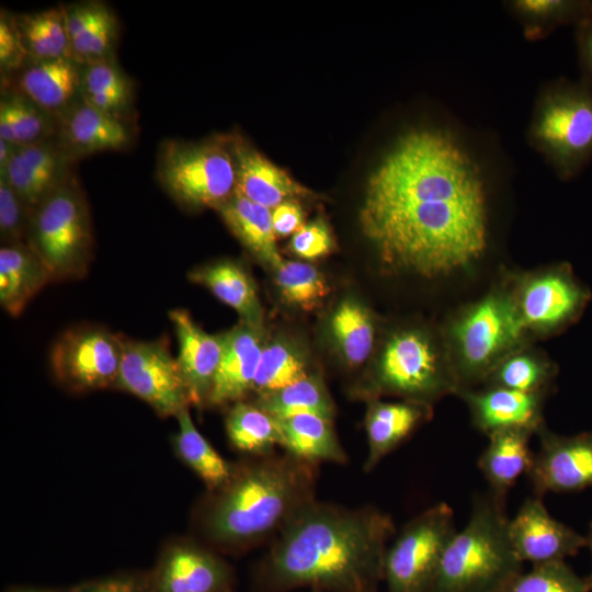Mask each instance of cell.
Here are the masks:
<instances>
[{
	"label": "cell",
	"instance_id": "1",
	"mask_svg": "<svg viewBox=\"0 0 592 592\" xmlns=\"http://www.w3.org/2000/svg\"><path fill=\"white\" fill-rule=\"evenodd\" d=\"M360 225L392 271L430 278L464 270L487 247L481 171L447 130L410 129L368 175Z\"/></svg>",
	"mask_w": 592,
	"mask_h": 592
},
{
	"label": "cell",
	"instance_id": "2",
	"mask_svg": "<svg viewBox=\"0 0 592 592\" xmlns=\"http://www.w3.org/2000/svg\"><path fill=\"white\" fill-rule=\"evenodd\" d=\"M392 517L375 506L349 509L312 501L278 532L266 571L280 587L366 592L384 577Z\"/></svg>",
	"mask_w": 592,
	"mask_h": 592
},
{
	"label": "cell",
	"instance_id": "3",
	"mask_svg": "<svg viewBox=\"0 0 592 592\" xmlns=\"http://www.w3.org/2000/svg\"><path fill=\"white\" fill-rule=\"evenodd\" d=\"M317 467L286 452L234 465L203 513L204 534L220 547L242 548L280 532L316 500Z\"/></svg>",
	"mask_w": 592,
	"mask_h": 592
},
{
	"label": "cell",
	"instance_id": "4",
	"mask_svg": "<svg viewBox=\"0 0 592 592\" xmlns=\"http://www.w3.org/2000/svg\"><path fill=\"white\" fill-rule=\"evenodd\" d=\"M505 503L474 499L468 523L446 544L429 592H498L522 571L508 536Z\"/></svg>",
	"mask_w": 592,
	"mask_h": 592
},
{
	"label": "cell",
	"instance_id": "5",
	"mask_svg": "<svg viewBox=\"0 0 592 592\" xmlns=\"http://www.w3.org/2000/svg\"><path fill=\"white\" fill-rule=\"evenodd\" d=\"M528 339L505 284L463 307L445 331V346L460 389L485 383Z\"/></svg>",
	"mask_w": 592,
	"mask_h": 592
},
{
	"label": "cell",
	"instance_id": "6",
	"mask_svg": "<svg viewBox=\"0 0 592 592\" xmlns=\"http://www.w3.org/2000/svg\"><path fill=\"white\" fill-rule=\"evenodd\" d=\"M26 243L53 281L83 277L93 253L88 201L75 174L32 213Z\"/></svg>",
	"mask_w": 592,
	"mask_h": 592
},
{
	"label": "cell",
	"instance_id": "7",
	"mask_svg": "<svg viewBox=\"0 0 592 592\" xmlns=\"http://www.w3.org/2000/svg\"><path fill=\"white\" fill-rule=\"evenodd\" d=\"M156 177L180 207L216 209L236 190L228 135L201 141L163 140L157 153Z\"/></svg>",
	"mask_w": 592,
	"mask_h": 592
},
{
	"label": "cell",
	"instance_id": "8",
	"mask_svg": "<svg viewBox=\"0 0 592 592\" xmlns=\"http://www.w3.org/2000/svg\"><path fill=\"white\" fill-rule=\"evenodd\" d=\"M460 389L446 346L420 329L394 333L382 351L373 378V394L397 395L430 405Z\"/></svg>",
	"mask_w": 592,
	"mask_h": 592
},
{
	"label": "cell",
	"instance_id": "9",
	"mask_svg": "<svg viewBox=\"0 0 592 592\" xmlns=\"http://www.w3.org/2000/svg\"><path fill=\"white\" fill-rule=\"evenodd\" d=\"M531 136L559 174L571 178L592 160V89L560 82L544 93Z\"/></svg>",
	"mask_w": 592,
	"mask_h": 592
},
{
	"label": "cell",
	"instance_id": "10",
	"mask_svg": "<svg viewBox=\"0 0 592 592\" xmlns=\"http://www.w3.org/2000/svg\"><path fill=\"white\" fill-rule=\"evenodd\" d=\"M455 532L454 512L445 502L409 521L386 553L384 578L388 592H429L444 548Z\"/></svg>",
	"mask_w": 592,
	"mask_h": 592
},
{
	"label": "cell",
	"instance_id": "11",
	"mask_svg": "<svg viewBox=\"0 0 592 592\" xmlns=\"http://www.w3.org/2000/svg\"><path fill=\"white\" fill-rule=\"evenodd\" d=\"M530 335H550L576 320L589 294L562 265L513 274L505 284Z\"/></svg>",
	"mask_w": 592,
	"mask_h": 592
},
{
	"label": "cell",
	"instance_id": "12",
	"mask_svg": "<svg viewBox=\"0 0 592 592\" xmlns=\"http://www.w3.org/2000/svg\"><path fill=\"white\" fill-rule=\"evenodd\" d=\"M116 388L148 403L160 417H177L191 406L177 357L166 338L141 341L122 337Z\"/></svg>",
	"mask_w": 592,
	"mask_h": 592
},
{
	"label": "cell",
	"instance_id": "13",
	"mask_svg": "<svg viewBox=\"0 0 592 592\" xmlns=\"http://www.w3.org/2000/svg\"><path fill=\"white\" fill-rule=\"evenodd\" d=\"M122 337L92 325L66 330L50 351L49 362L55 378L73 391L116 388Z\"/></svg>",
	"mask_w": 592,
	"mask_h": 592
},
{
	"label": "cell",
	"instance_id": "14",
	"mask_svg": "<svg viewBox=\"0 0 592 592\" xmlns=\"http://www.w3.org/2000/svg\"><path fill=\"white\" fill-rule=\"evenodd\" d=\"M536 435L539 447L526 474L534 496L576 492L592 486V431L563 436L544 424Z\"/></svg>",
	"mask_w": 592,
	"mask_h": 592
},
{
	"label": "cell",
	"instance_id": "15",
	"mask_svg": "<svg viewBox=\"0 0 592 592\" xmlns=\"http://www.w3.org/2000/svg\"><path fill=\"white\" fill-rule=\"evenodd\" d=\"M508 536L522 563L563 560L587 546L585 536L554 519L543 499L536 496L527 498L516 514L509 519Z\"/></svg>",
	"mask_w": 592,
	"mask_h": 592
},
{
	"label": "cell",
	"instance_id": "16",
	"mask_svg": "<svg viewBox=\"0 0 592 592\" xmlns=\"http://www.w3.org/2000/svg\"><path fill=\"white\" fill-rule=\"evenodd\" d=\"M75 161L54 136L15 147L0 177L16 192L32 215L47 196L75 174L71 169Z\"/></svg>",
	"mask_w": 592,
	"mask_h": 592
},
{
	"label": "cell",
	"instance_id": "17",
	"mask_svg": "<svg viewBox=\"0 0 592 592\" xmlns=\"http://www.w3.org/2000/svg\"><path fill=\"white\" fill-rule=\"evenodd\" d=\"M81 66L75 58L29 61L4 77V90L20 94L58 119L82 100Z\"/></svg>",
	"mask_w": 592,
	"mask_h": 592
},
{
	"label": "cell",
	"instance_id": "18",
	"mask_svg": "<svg viewBox=\"0 0 592 592\" xmlns=\"http://www.w3.org/2000/svg\"><path fill=\"white\" fill-rule=\"evenodd\" d=\"M466 402L474 426L487 436L505 430L523 429L535 434L544 425L543 408L547 392H524L485 385L457 392Z\"/></svg>",
	"mask_w": 592,
	"mask_h": 592
},
{
	"label": "cell",
	"instance_id": "19",
	"mask_svg": "<svg viewBox=\"0 0 592 592\" xmlns=\"http://www.w3.org/2000/svg\"><path fill=\"white\" fill-rule=\"evenodd\" d=\"M228 140L236 169L235 191L242 196L269 209L287 201L319 198L240 135H228Z\"/></svg>",
	"mask_w": 592,
	"mask_h": 592
},
{
	"label": "cell",
	"instance_id": "20",
	"mask_svg": "<svg viewBox=\"0 0 592 592\" xmlns=\"http://www.w3.org/2000/svg\"><path fill=\"white\" fill-rule=\"evenodd\" d=\"M224 351L212 389L208 406L241 401L252 391L264 341L262 323L240 320L224 332Z\"/></svg>",
	"mask_w": 592,
	"mask_h": 592
},
{
	"label": "cell",
	"instance_id": "21",
	"mask_svg": "<svg viewBox=\"0 0 592 592\" xmlns=\"http://www.w3.org/2000/svg\"><path fill=\"white\" fill-rule=\"evenodd\" d=\"M179 343L177 361L191 405H207L213 380L224 351V333L205 332L184 309L169 311Z\"/></svg>",
	"mask_w": 592,
	"mask_h": 592
},
{
	"label": "cell",
	"instance_id": "22",
	"mask_svg": "<svg viewBox=\"0 0 592 592\" xmlns=\"http://www.w3.org/2000/svg\"><path fill=\"white\" fill-rule=\"evenodd\" d=\"M228 581L224 561L191 543L170 547L162 556L150 592H223Z\"/></svg>",
	"mask_w": 592,
	"mask_h": 592
},
{
	"label": "cell",
	"instance_id": "23",
	"mask_svg": "<svg viewBox=\"0 0 592 592\" xmlns=\"http://www.w3.org/2000/svg\"><path fill=\"white\" fill-rule=\"evenodd\" d=\"M56 138L75 160L100 151L126 149L133 139L127 121L79 101L57 119Z\"/></svg>",
	"mask_w": 592,
	"mask_h": 592
},
{
	"label": "cell",
	"instance_id": "24",
	"mask_svg": "<svg viewBox=\"0 0 592 592\" xmlns=\"http://www.w3.org/2000/svg\"><path fill=\"white\" fill-rule=\"evenodd\" d=\"M431 412V406L422 402L372 400L365 417L368 454L364 470L368 473L374 469L385 456L428 420Z\"/></svg>",
	"mask_w": 592,
	"mask_h": 592
},
{
	"label": "cell",
	"instance_id": "25",
	"mask_svg": "<svg viewBox=\"0 0 592 592\" xmlns=\"http://www.w3.org/2000/svg\"><path fill=\"white\" fill-rule=\"evenodd\" d=\"M71 54L80 62L112 59L118 23L102 1L62 5Z\"/></svg>",
	"mask_w": 592,
	"mask_h": 592
},
{
	"label": "cell",
	"instance_id": "26",
	"mask_svg": "<svg viewBox=\"0 0 592 592\" xmlns=\"http://www.w3.org/2000/svg\"><path fill=\"white\" fill-rule=\"evenodd\" d=\"M530 430H505L489 435V443L480 454L477 465L486 478L490 493L505 503L506 496L517 479L527 474L534 453Z\"/></svg>",
	"mask_w": 592,
	"mask_h": 592
},
{
	"label": "cell",
	"instance_id": "27",
	"mask_svg": "<svg viewBox=\"0 0 592 592\" xmlns=\"http://www.w3.org/2000/svg\"><path fill=\"white\" fill-rule=\"evenodd\" d=\"M216 210L231 234L263 265L275 270L283 262L276 247L271 209L235 191Z\"/></svg>",
	"mask_w": 592,
	"mask_h": 592
},
{
	"label": "cell",
	"instance_id": "28",
	"mask_svg": "<svg viewBox=\"0 0 592 592\" xmlns=\"http://www.w3.org/2000/svg\"><path fill=\"white\" fill-rule=\"evenodd\" d=\"M53 281L39 257L27 243L0 248V305L12 317L21 315L30 300Z\"/></svg>",
	"mask_w": 592,
	"mask_h": 592
},
{
	"label": "cell",
	"instance_id": "29",
	"mask_svg": "<svg viewBox=\"0 0 592 592\" xmlns=\"http://www.w3.org/2000/svg\"><path fill=\"white\" fill-rule=\"evenodd\" d=\"M189 280L207 287L221 303L235 309L242 321L262 323V307L253 280L232 260H219L193 269Z\"/></svg>",
	"mask_w": 592,
	"mask_h": 592
},
{
	"label": "cell",
	"instance_id": "30",
	"mask_svg": "<svg viewBox=\"0 0 592 592\" xmlns=\"http://www.w3.org/2000/svg\"><path fill=\"white\" fill-rule=\"evenodd\" d=\"M283 435L281 447L286 453L311 464H344L348 455L332 425V419L317 414H298L276 419Z\"/></svg>",
	"mask_w": 592,
	"mask_h": 592
},
{
	"label": "cell",
	"instance_id": "31",
	"mask_svg": "<svg viewBox=\"0 0 592 592\" xmlns=\"http://www.w3.org/2000/svg\"><path fill=\"white\" fill-rule=\"evenodd\" d=\"M81 99L110 116L127 121L134 84L113 58L82 62Z\"/></svg>",
	"mask_w": 592,
	"mask_h": 592
},
{
	"label": "cell",
	"instance_id": "32",
	"mask_svg": "<svg viewBox=\"0 0 592 592\" xmlns=\"http://www.w3.org/2000/svg\"><path fill=\"white\" fill-rule=\"evenodd\" d=\"M14 16L30 61L73 58L62 5Z\"/></svg>",
	"mask_w": 592,
	"mask_h": 592
},
{
	"label": "cell",
	"instance_id": "33",
	"mask_svg": "<svg viewBox=\"0 0 592 592\" xmlns=\"http://www.w3.org/2000/svg\"><path fill=\"white\" fill-rule=\"evenodd\" d=\"M330 332L350 366H360L367 361L375 344L376 328L366 306L354 298L342 300L331 315Z\"/></svg>",
	"mask_w": 592,
	"mask_h": 592
},
{
	"label": "cell",
	"instance_id": "34",
	"mask_svg": "<svg viewBox=\"0 0 592 592\" xmlns=\"http://www.w3.org/2000/svg\"><path fill=\"white\" fill-rule=\"evenodd\" d=\"M226 433L231 445L240 452L262 456L282 445L283 435L275 418L254 402L232 403L226 417Z\"/></svg>",
	"mask_w": 592,
	"mask_h": 592
},
{
	"label": "cell",
	"instance_id": "35",
	"mask_svg": "<svg viewBox=\"0 0 592 592\" xmlns=\"http://www.w3.org/2000/svg\"><path fill=\"white\" fill-rule=\"evenodd\" d=\"M254 403L275 419L298 414H317L333 418L334 405L319 374L305 378L278 390L257 396Z\"/></svg>",
	"mask_w": 592,
	"mask_h": 592
},
{
	"label": "cell",
	"instance_id": "36",
	"mask_svg": "<svg viewBox=\"0 0 592 592\" xmlns=\"http://www.w3.org/2000/svg\"><path fill=\"white\" fill-rule=\"evenodd\" d=\"M179 431L174 447L181 459L204 481L209 491L223 488L234 466L224 459L194 425L189 409L177 417Z\"/></svg>",
	"mask_w": 592,
	"mask_h": 592
},
{
	"label": "cell",
	"instance_id": "37",
	"mask_svg": "<svg viewBox=\"0 0 592 592\" xmlns=\"http://www.w3.org/2000/svg\"><path fill=\"white\" fill-rule=\"evenodd\" d=\"M57 119L20 94L4 90L0 100V139L18 147L54 137Z\"/></svg>",
	"mask_w": 592,
	"mask_h": 592
},
{
	"label": "cell",
	"instance_id": "38",
	"mask_svg": "<svg viewBox=\"0 0 592 592\" xmlns=\"http://www.w3.org/2000/svg\"><path fill=\"white\" fill-rule=\"evenodd\" d=\"M555 375V365L526 345L505 357L483 384L524 392H548Z\"/></svg>",
	"mask_w": 592,
	"mask_h": 592
},
{
	"label": "cell",
	"instance_id": "39",
	"mask_svg": "<svg viewBox=\"0 0 592 592\" xmlns=\"http://www.w3.org/2000/svg\"><path fill=\"white\" fill-rule=\"evenodd\" d=\"M310 373L305 355L285 340L265 342L252 391L265 395L294 384Z\"/></svg>",
	"mask_w": 592,
	"mask_h": 592
},
{
	"label": "cell",
	"instance_id": "40",
	"mask_svg": "<svg viewBox=\"0 0 592 592\" xmlns=\"http://www.w3.org/2000/svg\"><path fill=\"white\" fill-rule=\"evenodd\" d=\"M274 272L283 299L303 310L319 307L330 292L323 274L308 262L283 260Z\"/></svg>",
	"mask_w": 592,
	"mask_h": 592
},
{
	"label": "cell",
	"instance_id": "41",
	"mask_svg": "<svg viewBox=\"0 0 592 592\" xmlns=\"http://www.w3.org/2000/svg\"><path fill=\"white\" fill-rule=\"evenodd\" d=\"M588 578H581L565 560L532 565L513 576L498 592H590Z\"/></svg>",
	"mask_w": 592,
	"mask_h": 592
},
{
	"label": "cell",
	"instance_id": "42",
	"mask_svg": "<svg viewBox=\"0 0 592 592\" xmlns=\"http://www.w3.org/2000/svg\"><path fill=\"white\" fill-rule=\"evenodd\" d=\"M31 213L5 181L0 177V238L2 244L26 243Z\"/></svg>",
	"mask_w": 592,
	"mask_h": 592
},
{
	"label": "cell",
	"instance_id": "43",
	"mask_svg": "<svg viewBox=\"0 0 592 592\" xmlns=\"http://www.w3.org/2000/svg\"><path fill=\"white\" fill-rule=\"evenodd\" d=\"M289 248L294 254L305 260H317L328 255L334 248V238L328 223L318 217L293 235Z\"/></svg>",
	"mask_w": 592,
	"mask_h": 592
},
{
	"label": "cell",
	"instance_id": "44",
	"mask_svg": "<svg viewBox=\"0 0 592 592\" xmlns=\"http://www.w3.org/2000/svg\"><path fill=\"white\" fill-rule=\"evenodd\" d=\"M30 61L23 47L15 16L1 10L0 14V68L2 77L12 75Z\"/></svg>",
	"mask_w": 592,
	"mask_h": 592
},
{
	"label": "cell",
	"instance_id": "45",
	"mask_svg": "<svg viewBox=\"0 0 592 592\" xmlns=\"http://www.w3.org/2000/svg\"><path fill=\"white\" fill-rule=\"evenodd\" d=\"M271 212L276 237L294 235L304 226V210L299 201L284 202Z\"/></svg>",
	"mask_w": 592,
	"mask_h": 592
},
{
	"label": "cell",
	"instance_id": "46",
	"mask_svg": "<svg viewBox=\"0 0 592 592\" xmlns=\"http://www.w3.org/2000/svg\"><path fill=\"white\" fill-rule=\"evenodd\" d=\"M577 25L578 50L584 73L583 82L592 89V2Z\"/></svg>",
	"mask_w": 592,
	"mask_h": 592
},
{
	"label": "cell",
	"instance_id": "47",
	"mask_svg": "<svg viewBox=\"0 0 592 592\" xmlns=\"http://www.w3.org/2000/svg\"><path fill=\"white\" fill-rule=\"evenodd\" d=\"M145 585L135 577H112L83 583L69 592H144Z\"/></svg>",
	"mask_w": 592,
	"mask_h": 592
},
{
	"label": "cell",
	"instance_id": "48",
	"mask_svg": "<svg viewBox=\"0 0 592 592\" xmlns=\"http://www.w3.org/2000/svg\"><path fill=\"white\" fill-rule=\"evenodd\" d=\"M15 146L0 139V171L4 170L8 166Z\"/></svg>",
	"mask_w": 592,
	"mask_h": 592
},
{
	"label": "cell",
	"instance_id": "49",
	"mask_svg": "<svg viewBox=\"0 0 592 592\" xmlns=\"http://www.w3.org/2000/svg\"><path fill=\"white\" fill-rule=\"evenodd\" d=\"M585 539H587V546L590 548V551H591V555H592V523L590 524L589 526V531H588V534L585 535ZM588 580L592 587V572L590 574V577H588Z\"/></svg>",
	"mask_w": 592,
	"mask_h": 592
},
{
	"label": "cell",
	"instance_id": "50",
	"mask_svg": "<svg viewBox=\"0 0 592 592\" xmlns=\"http://www.w3.org/2000/svg\"><path fill=\"white\" fill-rule=\"evenodd\" d=\"M21 592H55V591H47V590H27V591H21Z\"/></svg>",
	"mask_w": 592,
	"mask_h": 592
},
{
	"label": "cell",
	"instance_id": "51",
	"mask_svg": "<svg viewBox=\"0 0 592 592\" xmlns=\"http://www.w3.org/2000/svg\"><path fill=\"white\" fill-rule=\"evenodd\" d=\"M223 592H230V591H229V590H225V591H223Z\"/></svg>",
	"mask_w": 592,
	"mask_h": 592
},
{
	"label": "cell",
	"instance_id": "52",
	"mask_svg": "<svg viewBox=\"0 0 592 592\" xmlns=\"http://www.w3.org/2000/svg\"><path fill=\"white\" fill-rule=\"evenodd\" d=\"M366 592H369V591H366Z\"/></svg>",
	"mask_w": 592,
	"mask_h": 592
}]
</instances>
